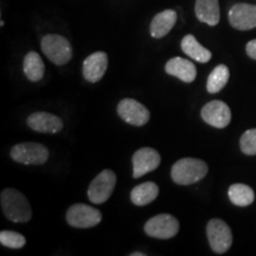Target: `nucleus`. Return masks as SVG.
<instances>
[{
  "label": "nucleus",
  "mask_w": 256,
  "mask_h": 256,
  "mask_svg": "<svg viewBox=\"0 0 256 256\" xmlns=\"http://www.w3.org/2000/svg\"><path fill=\"white\" fill-rule=\"evenodd\" d=\"M28 126L31 130L40 133L55 134L63 130V121L57 115L46 113V112H36L28 118Z\"/></svg>",
  "instance_id": "13"
},
{
  "label": "nucleus",
  "mask_w": 256,
  "mask_h": 256,
  "mask_svg": "<svg viewBox=\"0 0 256 256\" xmlns=\"http://www.w3.org/2000/svg\"><path fill=\"white\" fill-rule=\"evenodd\" d=\"M241 151L247 156H256V128L248 130L240 139Z\"/></svg>",
  "instance_id": "24"
},
{
  "label": "nucleus",
  "mask_w": 256,
  "mask_h": 256,
  "mask_svg": "<svg viewBox=\"0 0 256 256\" xmlns=\"http://www.w3.org/2000/svg\"><path fill=\"white\" fill-rule=\"evenodd\" d=\"M11 158L19 164L43 165L49 159V150L38 142H23L12 147Z\"/></svg>",
  "instance_id": "4"
},
{
  "label": "nucleus",
  "mask_w": 256,
  "mask_h": 256,
  "mask_svg": "<svg viewBox=\"0 0 256 256\" xmlns=\"http://www.w3.org/2000/svg\"><path fill=\"white\" fill-rule=\"evenodd\" d=\"M108 68V56L104 51L92 54L83 62V78L86 81L95 83L104 78Z\"/></svg>",
  "instance_id": "14"
},
{
  "label": "nucleus",
  "mask_w": 256,
  "mask_h": 256,
  "mask_svg": "<svg viewBox=\"0 0 256 256\" xmlns=\"http://www.w3.org/2000/svg\"><path fill=\"white\" fill-rule=\"evenodd\" d=\"M40 48L44 55L56 66H64L72 60V48L70 42L60 34H46L42 38Z\"/></svg>",
  "instance_id": "3"
},
{
  "label": "nucleus",
  "mask_w": 256,
  "mask_h": 256,
  "mask_svg": "<svg viewBox=\"0 0 256 256\" xmlns=\"http://www.w3.org/2000/svg\"><path fill=\"white\" fill-rule=\"evenodd\" d=\"M208 165L197 158H183L172 166L171 177L176 184L191 185L206 177Z\"/></svg>",
  "instance_id": "2"
},
{
  "label": "nucleus",
  "mask_w": 256,
  "mask_h": 256,
  "mask_svg": "<svg viewBox=\"0 0 256 256\" xmlns=\"http://www.w3.org/2000/svg\"><path fill=\"white\" fill-rule=\"evenodd\" d=\"M179 232V222L174 216L160 214L150 218L145 224V232L148 236L159 240L174 238Z\"/></svg>",
  "instance_id": "8"
},
{
  "label": "nucleus",
  "mask_w": 256,
  "mask_h": 256,
  "mask_svg": "<svg viewBox=\"0 0 256 256\" xmlns=\"http://www.w3.org/2000/svg\"><path fill=\"white\" fill-rule=\"evenodd\" d=\"M246 52L252 60H256V40L248 42V44L246 46Z\"/></svg>",
  "instance_id": "25"
},
{
  "label": "nucleus",
  "mask_w": 256,
  "mask_h": 256,
  "mask_svg": "<svg viewBox=\"0 0 256 256\" xmlns=\"http://www.w3.org/2000/svg\"><path fill=\"white\" fill-rule=\"evenodd\" d=\"M229 200L238 206H248L255 200V194L250 186L246 184H232L228 191Z\"/></svg>",
  "instance_id": "21"
},
{
  "label": "nucleus",
  "mask_w": 256,
  "mask_h": 256,
  "mask_svg": "<svg viewBox=\"0 0 256 256\" xmlns=\"http://www.w3.org/2000/svg\"><path fill=\"white\" fill-rule=\"evenodd\" d=\"M2 212L6 218L14 223L28 222L32 217V209L28 198L16 188H5L0 194Z\"/></svg>",
  "instance_id": "1"
},
{
  "label": "nucleus",
  "mask_w": 256,
  "mask_h": 256,
  "mask_svg": "<svg viewBox=\"0 0 256 256\" xmlns=\"http://www.w3.org/2000/svg\"><path fill=\"white\" fill-rule=\"evenodd\" d=\"M194 14L202 23L216 26L220 23V18L218 0H196Z\"/></svg>",
  "instance_id": "17"
},
{
  "label": "nucleus",
  "mask_w": 256,
  "mask_h": 256,
  "mask_svg": "<svg viewBox=\"0 0 256 256\" xmlns=\"http://www.w3.org/2000/svg\"><path fill=\"white\" fill-rule=\"evenodd\" d=\"M0 243L5 247L11 249H20L23 248L26 243V240L23 235L16 232H8V230H4L0 232Z\"/></svg>",
  "instance_id": "23"
},
{
  "label": "nucleus",
  "mask_w": 256,
  "mask_h": 256,
  "mask_svg": "<svg viewBox=\"0 0 256 256\" xmlns=\"http://www.w3.org/2000/svg\"><path fill=\"white\" fill-rule=\"evenodd\" d=\"M158 194V185L153 183V182H146V183L136 185L130 191V200H132L134 206H147V204H151L153 200H156Z\"/></svg>",
  "instance_id": "18"
},
{
  "label": "nucleus",
  "mask_w": 256,
  "mask_h": 256,
  "mask_svg": "<svg viewBox=\"0 0 256 256\" xmlns=\"http://www.w3.org/2000/svg\"><path fill=\"white\" fill-rule=\"evenodd\" d=\"M118 114L124 121L132 126L142 127L150 120V112L134 98H124L118 104Z\"/></svg>",
  "instance_id": "9"
},
{
  "label": "nucleus",
  "mask_w": 256,
  "mask_h": 256,
  "mask_svg": "<svg viewBox=\"0 0 256 256\" xmlns=\"http://www.w3.org/2000/svg\"><path fill=\"white\" fill-rule=\"evenodd\" d=\"M176 22H177V12L174 10H165V11L159 12L152 19L151 25H150V34L156 40L165 37L174 28Z\"/></svg>",
  "instance_id": "16"
},
{
  "label": "nucleus",
  "mask_w": 256,
  "mask_h": 256,
  "mask_svg": "<svg viewBox=\"0 0 256 256\" xmlns=\"http://www.w3.org/2000/svg\"><path fill=\"white\" fill-rule=\"evenodd\" d=\"M202 119L210 126L215 128H224L230 124L232 120V112L228 104L223 101L214 100L202 108Z\"/></svg>",
  "instance_id": "10"
},
{
  "label": "nucleus",
  "mask_w": 256,
  "mask_h": 256,
  "mask_svg": "<svg viewBox=\"0 0 256 256\" xmlns=\"http://www.w3.org/2000/svg\"><path fill=\"white\" fill-rule=\"evenodd\" d=\"M229 69L228 66H224V64H220L215 69L211 72V74L208 78L206 82V90L210 94H216L220 90L226 87V84L229 81Z\"/></svg>",
  "instance_id": "22"
},
{
  "label": "nucleus",
  "mask_w": 256,
  "mask_h": 256,
  "mask_svg": "<svg viewBox=\"0 0 256 256\" xmlns=\"http://www.w3.org/2000/svg\"><path fill=\"white\" fill-rule=\"evenodd\" d=\"M182 50L188 57L200 63H208L211 60V52L206 49L203 46H200L194 34H186L182 40Z\"/></svg>",
  "instance_id": "19"
},
{
  "label": "nucleus",
  "mask_w": 256,
  "mask_h": 256,
  "mask_svg": "<svg viewBox=\"0 0 256 256\" xmlns=\"http://www.w3.org/2000/svg\"><path fill=\"white\" fill-rule=\"evenodd\" d=\"M101 211L90 206H87V204H74L66 211V222L74 228H92V226H98L101 222Z\"/></svg>",
  "instance_id": "7"
},
{
  "label": "nucleus",
  "mask_w": 256,
  "mask_h": 256,
  "mask_svg": "<svg viewBox=\"0 0 256 256\" xmlns=\"http://www.w3.org/2000/svg\"><path fill=\"white\" fill-rule=\"evenodd\" d=\"M162 162L160 154L151 147H142L133 154V177L140 178L158 168Z\"/></svg>",
  "instance_id": "11"
},
{
  "label": "nucleus",
  "mask_w": 256,
  "mask_h": 256,
  "mask_svg": "<svg viewBox=\"0 0 256 256\" xmlns=\"http://www.w3.org/2000/svg\"><path fill=\"white\" fill-rule=\"evenodd\" d=\"M116 185V174L112 170H104L92 179L88 188V198L94 204H104L110 200Z\"/></svg>",
  "instance_id": "6"
},
{
  "label": "nucleus",
  "mask_w": 256,
  "mask_h": 256,
  "mask_svg": "<svg viewBox=\"0 0 256 256\" xmlns=\"http://www.w3.org/2000/svg\"><path fill=\"white\" fill-rule=\"evenodd\" d=\"M146 254H142V252H133V254H130V256H145Z\"/></svg>",
  "instance_id": "26"
},
{
  "label": "nucleus",
  "mask_w": 256,
  "mask_h": 256,
  "mask_svg": "<svg viewBox=\"0 0 256 256\" xmlns=\"http://www.w3.org/2000/svg\"><path fill=\"white\" fill-rule=\"evenodd\" d=\"M23 70L28 81L38 82L43 78L46 66H44L42 57L38 55L37 52L30 51V52H28L26 56L24 57Z\"/></svg>",
  "instance_id": "20"
},
{
  "label": "nucleus",
  "mask_w": 256,
  "mask_h": 256,
  "mask_svg": "<svg viewBox=\"0 0 256 256\" xmlns=\"http://www.w3.org/2000/svg\"><path fill=\"white\" fill-rule=\"evenodd\" d=\"M229 23L234 28L248 31L256 28V5L235 4L229 11Z\"/></svg>",
  "instance_id": "12"
},
{
  "label": "nucleus",
  "mask_w": 256,
  "mask_h": 256,
  "mask_svg": "<svg viewBox=\"0 0 256 256\" xmlns=\"http://www.w3.org/2000/svg\"><path fill=\"white\" fill-rule=\"evenodd\" d=\"M206 236L210 247L216 254H224L232 244V229L224 220L214 218L206 226Z\"/></svg>",
  "instance_id": "5"
},
{
  "label": "nucleus",
  "mask_w": 256,
  "mask_h": 256,
  "mask_svg": "<svg viewBox=\"0 0 256 256\" xmlns=\"http://www.w3.org/2000/svg\"><path fill=\"white\" fill-rule=\"evenodd\" d=\"M165 72L185 83L194 82L197 78V68L191 60L182 58V57H174L168 62H166Z\"/></svg>",
  "instance_id": "15"
}]
</instances>
